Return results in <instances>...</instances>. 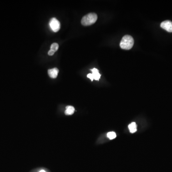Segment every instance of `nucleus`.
Instances as JSON below:
<instances>
[{"mask_svg": "<svg viewBox=\"0 0 172 172\" xmlns=\"http://www.w3.org/2000/svg\"><path fill=\"white\" fill-rule=\"evenodd\" d=\"M59 70L57 68H54L49 69L48 70V74L50 77L52 79H55L58 77V73Z\"/></svg>", "mask_w": 172, "mask_h": 172, "instance_id": "obj_6", "label": "nucleus"}, {"mask_svg": "<svg viewBox=\"0 0 172 172\" xmlns=\"http://www.w3.org/2000/svg\"><path fill=\"white\" fill-rule=\"evenodd\" d=\"M92 71V73H89L87 75V77L90 79L91 81H93V80H99L101 77V75L99 74L98 69L97 68H94L92 69H90Z\"/></svg>", "mask_w": 172, "mask_h": 172, "instance_id": "obj_4", "label": "nucleus"}, {"mask_svg": "<svg viewBox=\"0 0 172 172\" xmlns=\"http://www.w3.org/2000/svg\"><path fill=\"white\" fill-rule=\"evenodd\" d=\"M75 112V108L71 106H67L66 107V110L65 111V114L67 115H71L73 114Z\"/></svg>", "mask_w": 172, "mask_h": 172, "instance_id": "obj_7", "label": "nucleus"}, {"mask_svg": "<svg viewBox=\"0 0 172 172\" xmlns=\"http://www.w3.org/2000/svg\"><path fill=\"white\" fill-rule=\"evenodd\" d=\"M134 45V39L129 35L124 36L120 43V46L123 49H131Z\"/></svg>", "mask_w": 172, "mask_h": 172, "instance_id": "obj_1", "label": "nucleus"}, {"mask_svg": "<svg viewBox=\"0 0 172 172\" xmlns=\"http://www.w3.org/2000/svg\"><path fill=\"white\" fill-rule=\"evenodd\" d=\"M39 172H45V170H41V171H40Z\"/></svg>", "mask_w": 172, "mask_h": 172, "instance_id": "obj_12", "label": "nucleus"}, {"mask_svg": "<svg viewBox=\"0 0 172 172\" xmlns=\"http://www.w3.org/2000/svg\"><path fill=\"white\" fill-rule=\"evenodd\" d=\"M107 137L110 139V140H112L113 139L115 138L116 134L114 132H109L108 133Z\"/></svg>", "mask_w": 172, "mask_h": 172, "instance_id": "obj_10", "label": "nucleus"}, {"mask_svg": "<svg viewBox=\"0 0 172 172\" xmlns=\"http://www.w3.org/2000/svg\"><path fill=\"white\" fill-rule=\"evenodd\" d=\"M49 24L51 30L54 32H57L60 30V22L55 18H52L51 19L50 21Z\"/></svg>", "mask_w": 172, "mask_h": 172, "instance_id": "obj_3", "label": "nucleus"}, {"mask_svg": "<svg viewBox=\"0 0 172 172\" xmlns=\"http://www.w3.org/2000/svg\"><path fill=\"white\" fill-rule=\"evenodd\" d=\"M129 129L130 131L132 133H134L136 132L137 126L135 123H132L129 125Z\"/></svg>", "mask_w": 172, "mask_h": 172, "instance_id": "obj_8", "label": "nucleus"}, {"mask_svg": "<svg viewBox=\"0 0 172 172\" xmlns=\"http://www.w3.org/2000/svg\"><path fill=\"white\" fill-rule=\"evenodd\" d=\"M98 16L95 13H89L84 16L81 20V23L84 26L92 25L97 21Z\"/></svg>", "mask_w": 172, "mask_h": 172, "instance_id": "obj_2", "label": "nucleus"}, {"mask_svg": "<svg viewBox=\"0 0 172 172\" xmlns=\"http://www.w3.org/2000/svg\"><path fill=\"white\" fill-rule=\"evenodd\" d=\"M58 48H59V45H58V44H57V43H53V44H52L51 45L50 50L55 52L58 50Z\"/></svg>", "mask_w": 172, "mask_h": 172, "instance_id": "obj_9", "label": "nucleus"}, {"mask_svg": "<svg viewBox=\"0 0 172 172\" xmlns=\"http://www.w3.org/2000/svg\"><path fill=\"white\" fill-rule=\"evenodd\" d=\"M55 54V52L53 51H52L51 50H50L48 52V54L49 55H53Z\"/></svg>", "mask_w": 172, "mask_h": 172, "instance_id": "obj_11", "label": "nucleus"}, {"mask_svg": "<svg viewBox=\"0 0 172 172\" xmlns=\"http://www.w3.org/2000/svg\"><path fill=\"white\" fill-rule=\"evenodd\" d=\"M161 27L168 32H172V22L167 20L161 23Z\"/></svg>", "mask_w": 172, "mask_h": 172, "instance_id": "obj_5", "label": "nucleus"}]
</instances>
